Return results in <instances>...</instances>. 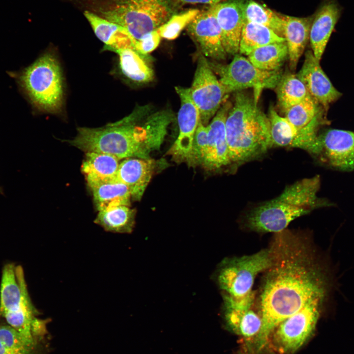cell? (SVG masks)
I'll use <instances>...</instances> for the list:
<instances>
[{
    "instance_id": "6da1fadb",
    "label": "cell",
    "mask_w": 354,
    "mask_h": 354,
    "mask_svg": "<svg viewBox=\"0 0 354 354\" xmlns=\"http://www.w3.org/2000/svg\"><path fill=\"white\" fill-rule=\"evenodd\" d=\"M269 249L270 264L258 298L262 324L254 339L258 352L281 322L327 292L325 274L303 234L287 229L275 233Z\"/></svg>"
},
{
    "instance_id": "7a4b0ae2",
    "label": "cell",
    "mask_w": 354,
    "mask_h": 354,
    "mask_svg": "<svg viewBox=\"0 0 354 354\" xmlns=\"http://www.w3.org/2000/svg\"><path fill=\"white\" fill-rule=\"evenodd\" d=\"M138 113L97 128H77L69 144L85 152L113 155L119 160L128 158L150 159L158 149L167 132V124L158 115L151 116L142 125L137 124Z\"/></svg>"
},
{
    "instance_id": "3957f363",
    "label": "cell",
    "mask_w": 354,
    "mask_h": 354,
    "mask_svg": "<svg viewBox=\"0 0 354 354\" xmlns=\"http://www.w3.org/2000/svg\"><path fill=\"white\" fill-rule=\"evenodd\" d=\"M257 100L236 91L225 123L231 166L235 169L262 157L273 147L268 117Z\"/></svg>"
},
{
    "instance_id": "277c9868",
    "label": "cell",
    "mask_w": 354,
    "mask_h": 354,
    "mask_svg": "<svg viewBox=\"0 0 354 354\" xmlns=\"http://www.w3.org/2000/svg\"><path fill=\"white\" fill-rule=\"evenodd\" d=\"M321 185L319 175L305 178L288 185L277 197L250 210L245 216L248 229L259 233L280 232L293 220L314 209L334 206L319 197Z\"/></svg>"
},
{
    "instance_id": "5b68a950",
    "label": "cell",
    "mask_w": 354,
    "mask_h": 354,
    "mask_svg": "<svg viewBox=\"0 0 354 354\" xmlns=\"http://www.w3.org/2000/svg\"><path fill=\"white\" fill-rule=\"evenodd\" d=\"M85 10L123 27L136 40L157 29L176 13L174 0H76Z\"/></svg>"
},
{
    "instance_id": "8992f818",
    "label": "cell",
    "mask_w": 354,
    "mask_h": 354,
    "mask_svg": "<svg viewBox=\"0 0 354 354\" xmlns=\"http://www.w3.org/2000/svg\"><path fill=\"white\" fill-rule=\"evenodd\" d=\"M20 83L34 105L50 113L59 112L64 98L63 79L57 59L46 53L21 74Z\"/></svg>"
},
{
    "instance_id": "52a82bcc",
    "label": "cell",
    "mask_w": 354,
    "mask_h": 354,
    "mask_svg": "<svg viewBox=\"0 0 354 354\" xmlns=\"http://www.w3.org/2000/svg\"><path fill=\"white\" fill-rule=\"evenodd\" d=\"M271 262L269 248L254 254L223 260L217 269V281L223 295L241 297L252 292L254 280Z\"/></svg>"
},
{
    "instance_id": "ba28073f",
    "label": "cell",
    "mask_w": 354,
    "mask_h": 354,
    "mask_svg": "<svg viewBox=\"0 0 354 354\" xmlns=\"http://www.w3.org/2000/svg\"><path fill=\"white\" fill-rule=\"evenodd\" d=\"M209 65L219 75L218 80L226 95L253 88L254 97L257 101L261 91L265 88L276 87L282 76L279 69L268 71L257 68L247 58L238 53L228 64L209 63Z\"/></svg>"
},
{
    "instance_id": "9c48e42d",
    "label": "cell",
    "mask_w": 354,
    "mask_h": 354,
    "mask_svg": "<svg viewBox=\"0 0 354 354\" xmlns=\"http://www.w3.org/2000/svg\"><path fill=\"white\" fill-rule=\"evenodd\" d=\"M324 299L312 300L276 327L273 343L279 352L293 353L305 343L315 329Z\"/></svg>"
},
{
    "instance_id": "30bf717a",
    "label": "cell",
    "mask_w": 354,
    "mask_h": 354,
    "mask_svg": "<svg viewBox=\"0 0 354 354\" xmlns=\"http://www.w3.org/2000/svg\"><path fill=\"white\" fill-rule=\"evenodd\" d=\"M32 306L22 268L5 265L0 287V316L8 324H15L29 315Z\"/></svg>"
},
{
    "instance_id": "8fae6325",
    "label": "cell",
    "mask_w": 354,
    "mask_h": 354,
    "mask_svg": "<svg viewBox=\"0 0 354 354\" xmlns=\"http://www.w3.org/2000/svg\"><path fill=\"white\" fill-rule=\"evenodd\" d=\"M189 89L191 99L199 111L200 121L206 125L227 95L209 61L202 53L198 56L194 79Z\"/></svg>"
},
{
    "instance_id": "7c38bea8",
    "label": "cell",
    "mask_w": 354,
    "mask_h": 354,
    "mask_svg": "<svg viewBox=\"0 0 354 354\" xmlns=\"http://www.w3.org/2000/svg\"><path fill=\"white\" fill-rule=\"evenodd\" d=\"M175 90L180 100L177 114L179 134L169 154L177 161L186 162L191 165L194 136L200 121V113L191 99L189 88L176 87Z\"/></svg>"
},
{
    "instance_id": "4fadbf2b",
    "label": "cell",
    "mask_w": 354,
    "mask_h": 354,
    "mask_svg": "<svg viewBox=\"0 0 354 354\" xmlns=\"http://www.w3.org/2000/svg\"><path fill=\"white\" fill-rule=\"evenodd\" d=\"M268 118L273 147L298 148L318 157L321 151L318 135L307 128L298 129L285 117L280 116L272 106Z\"/></svg>"
},
{
    "instance_id": "5bb4252c",
    "label": "cell",
    "mask_w": 354,
    "mask_h": 354,
    "mask_svg": "<svg viewBox=\"0 0 354 354\" xmlns=\"http://www.w3.org/2000/svg\"><path fill=\"white\" fill-rule=\"evenodd\" d=\"M322 146L320 160L340 171L354 170V132L330 129L319 135Z\"/></svg>"
},
{
    "instance_id": "9a60e30c",
    "label": "cell",
    "mask_w": 354,
    "mask_h": 354,
    "mask_svg": "<svg viewBox=\"0 0 354 354\" xmlns=\"http://www.w3.org/2000/svg\"><path fill=\"white\" fill-rule=\"evenodd\" d=\"M186 28L206 58L217 60L226 59L227 54L222 44L221 30L213 6L200 11Z\"/></svg>"
},
{
    "instance_id": "2e32d148",
    "label": "cell",
    "mask_w": 354,
    "mask_h": 354,
    "mask_svg": "<svg viewBox=\"0 0 354 354\" xmlns=\"http://www.w3.org/2000/svg\"><path fill=\"white\" fill-rule=\"evenodd\" d=\"M296 75L304 84L311 96L325 110L342 95L332 85L322 69L320 60L312 51L306 52L303 65Z\"/></svg>"
},
{
    "instance_id": "e0dca14e",
    "label": "cell",
    "mask_w": 354,
    "mask_h": 354,
    "mask_svg": "<svg viewBox=\"0 0 354 354\" xmlns=\"http://www.w3.org/2000/svg\"><path fill=\"white\" fill-rule=\"evenodd\" d=\"M246 0H224L213 6L221 30L222 44L227 54L235 56L238 53Z\"/></svg>"
},
{
    "instance_id": "ac0fdd59",
    "label": "cell",
    "mask_w": 354,
    "mask_h": 354,
    "mask_svg": "<svg viewBox=\"0 0 354 354\" xmlns=\"http://www.w3.org/2000/svg\"><path fill=\"white\" fill-rule=\"evenodd\" d=\"M232 106L230 102L223 103L206 126L207 144L202 165L208 169L219 170L231 165L225 123Z\"/></svg>"
},
{
    "instance_id": "d6986e66",
    "label": "cell",
    "mask_w": 354,
    "mask_h": 354,
    "mask_svg": "<svg viewBox=\"0 0 354 354\" xmlns=\"http://www.w3.org/2000/svg\"><path fill=\"white\" fill-rule=\"evenodd\" d=\"M150 159L128 158L119 163L117 179L128 188L131 199L140 201L148 185L155 169Z\"/></svg>"
},
{
    "instance_id": "ffe728a7",
    "label": "cell",
    "mask_w": 354,
    "mask_h": 354,
    "mask_svg": "<svg viewBox=\"0 0 354 354\" xmlns=\"http://www.w3.org/2000/svg\"><path fill=\"white\" fill-rule=\"evenodd\" d=\"M340 15L334 0H329L319 9L313 19L309 40L315 57L320 60Z\"/></svg>"
},
{
    "instance_id": "44dd1931",
    "label": "cell",
    "mask_w": 354,
    "mask_h": 354,
    "mask_svg": "<svg viewBox=\"0 0 354 354\" xmlns=\"http://www.w3.org/2000/svg\"><path fill=\"white\" fill-rule=\"evenodd\" d=\"M84 15L95 35L104 44L105 50L116 53L127 48L135 50L136 41L123 27L88 10H85Z\"/></svg>"
},
{
    "instance_id": "7402d4cb",
    "label": "cell",
    "mask_w": 354,
    "mask_h": 354,
    "mask_svg": "<svg viewBox=\"0 0 354 354\" xmlns=\"http://www.w3.org/2000/svg\"><path fill=\"white\" fill-rule=\"evenodd\" d=\"M119 160L108 154L86 152L81 170L88 187L101 183L118 181L117 174Z\"/></svg>"
},
{
    "instance_id": "603a6c76",
    "label": "cell",
    "mask_w": 354,
    "mask_h": 354,
    "mask_svg": "<svg viewBox=\"0 0 354 354\" xmlns=\"http://www.w3.org/2000/svg\"><path fill=\"white\" fill-rule=\"evenodd\" d=\"M313 18L284 16V37L287 46L290 66L295 69L309 40Z\"/></svg>"
},
{
    "instance_id": "cb8c5ba5",
    "label": "cell",
    "mask_w": 354,
    "mask_h": 354,
    "mask_svg": "<svg viewBox=\"0 0 354 354\" xmlns=\"http://www.w3.org/2000/svg\"><path fill=\"white\" fill-rule=\"evenodd\" d=\"M49 347L28 338L8 324H0V354H47Z\"/></svg>"
},
{
    "instance_id": "d4e9b609",
    "label": "cell",
    "mask_w": 354,
    "mask_h": 354,
    "mask_svg": "<svg viewBox=\"0 0 354 354\" xmlns=\"http://www.w3.org/2000/svg\"><path fill=\"white\" fill-rule=\"evenodd\" d=\"M98 211L118 206H129L131 199L128 187L119 181L89 186Z\"/></svg>"
},
{
    "instance_id": "484cf974",
    "label": "cell",
    "mask_w": 354,
    "mask_h": 354,
    "mask_svg": "<svg viewBox=\"0 0 354 354\" xmlns=\"http://www.w3.org/2000/svg\"><path fill=\"white\" fill-rule=\"evenodd\" d=\"M224 309L225 322L229 330L247 339L256 338L262 324L258 312L256 313L252 308L243 310Z\"/></svg>"
},
{
    "instance_id": "4316f807",
    "label": "cell",
    "mask_w": 354,
    "mask_h": 354,
    "mask_svg": "<svg viewBox=\"0 0 354 354\" xmlns=\"http://www.w3.org/2000/svg\"><path fill=\"white\" fill-rule=\"evenodd\" d=\"M285 42L284 37L264 26L244 22L242 27L238 53L248 56L252 51L261 47L277 42Z\"/></svg>"
},
{
    "instance_id": "83f0119b",
    "label": "cell",
    "mask_w": 354,
    "mask_h": 354,
    "mask_svg": "<svg viewBox=\"0 0 354 354\" xmlns=\"http://www.w3.org/2000/svg\"><path fill=\"white\" fill-rule=\"evenodd\" d=\"M135 211L129 206H118L98 211L94 223L106 231L130 233L135 223Z\"/></svg>"
},
{
    "instance_id": "f1b7e54d",
    "label": "cell",
    "mask_w": 354,
    "mask_h": 354,
    "mask_svg": "<svg viewBox=\"0 0 354 354\" xmlns=\"http://www.w3.org/2000/svg\"><path fill=\"white\" fill-rule=\"evenodd\" d=\"M288 57L286 42L271 43L252 51L247 59L257 68L265 71L280 69Z\"/></svg>"
},
{
    "instance_id": "f546056e",
    "label": "cell",
    "mask_w": 354,
    "mask_h": 354,
    "mask_svg": "<svg viewBox=\"0 0 354 354\" xmlns=\"http://www.w3.org/2000/svg\"><path fill=\"white\" fill-rule=\"evenodd\" d=\"M116 53L118 55L120 69L127 78L141 83L152 80V70L138 52L134 49L127 48L120 50Z\"/></svg>"
},
{
    "instance_id": "4dcf8cb0",
    "label": "cell",
    "mask_w": 354,
    "mask_h": 354,
    "mask_svg": "<svg viewBox=\"0 0 354 354\" xmlns=\"http://www.w3.org/2000/svg\"><path fill=\"white\" fill-rule=\"evenodd\" d=\"M276 93L278 105L284 112L310 95L296 74L292 73L282 75L276 86Z\"/></svg>"
},
{
    "instance_id": "1f68e13d",
    "label": "cell",
    "mask_w": 354,
    "mask_h": 354,
    "mask_svg": "<svg viewBox=\"0 0 354 354\" xmlns=\"http://www.w3.org/2000/svg\"><path fill=\"white\" fill-rule=\"evenodd\" d=\"M244 22L261 25L284 37V16L253 0H246L243 9Z\"/></svg>"
},
{
    "instance_id": "d6a6232c",
    "label": "cell",
    "mask_w": 354,
    "mask_h": 354,
    "mask_svg": "<svg viewBox=\"0 0 354 354\" xmlns=\"http://www.w3.org/2000/svg\"><path fill=\"white\" fill-rule=\"evenodd\" d=\"M322 109L320 104L309 95L286 110L285 117L297 128L302 129L309 125Z\"/></svg>"
},
{
    "instance_id": "836d02e7",
    "label": "cell",
    "mask_w": 354,
    "mask_h": 354,
    "mask_svg": "<svg viewBox=\"0 0 354 354\" xmlns=\"http://www.w3.org/2000/svg\"><path fill=\"white\" fill-rule=\"evenodd\" d=\"M200 11L197 9H190L179 13H176L157 29L160 36L168 40L175 39Z\"/></svg>"
},
{
    "instance_id": "e575fe53",
    "label": "cell",
    "mask_w": 354,
    "mask_h": 354,
    "mask_svg": "<svg viewBox=\"0 0 354 354\" xmlns=\"http://www.w3.org/2000/svg\"><path fill=\"white\" fill-rule=\"evenodd\" d=\"M207 144V129L201 121L195 131L192 145V165H203Z\"/></svg>"
},
{
    "instance_id": "d590c367",
    "label": "cell",
    "mask_w": 354,
    "mask_h": 354,
    "mask_svg": "<svg viewBox=\"0 0 354 354\" xmlns=\"http://www.w3.org/2000/svg\"><path fill=\"white\" fill-rule=\"evenodd\" d=\"M161 37L157 30L151 31L136 41L134 49L144 56L154 51L159 45Z\"/></svg>"
},
{
    "instance_id": "8d00e7d4",
    "label": "cell",
    "mask_w": 354,
    "mask_h": 354,
    "mask_svg": "<svg viewBox=\"0 0 354 354\" xmlns=\"http://www.w3.org/2000/svg\"><path fill=\"white\" fill-rule=\"evenodd\" d=\"M176 6H179L186 4H205L209 6L215 5L224 0H174Z\"/></svg>"
},
{
    "instance_id": "74e56055",
    "label": "cell",
    "mask_w": 354,
    "mask_h": 354,
    "mask_svg": "<svg viewBox=\"0 0 354 354\" xmlns=\"http://www.w3.org/2000/svg\"><path fill=\"white\" fill-rule=\"evenodd\" d=\"M0 192H1V189H0Z\"/></svg>"
}]
</instances>
